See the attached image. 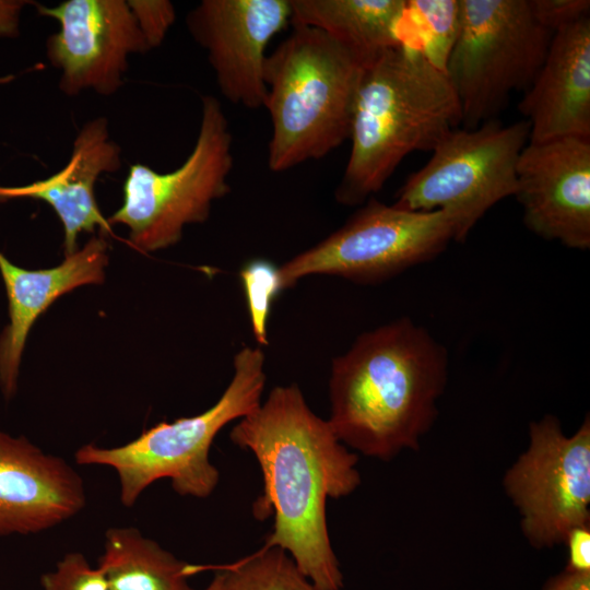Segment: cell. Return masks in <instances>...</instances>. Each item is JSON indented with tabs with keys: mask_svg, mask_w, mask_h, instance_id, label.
<instances>
[{
	"mask_svg": "<svg viewBox=\"0 0 590 590\" xmlns=\"http://www.w3.org/2000/svg\"><path fill=\"white\" fill-rule=\"evenodd\" d=\"M368 64L314 27L292 33L267 56L264 82L272 123L268 167L285 172L319 160L350 139L357 90Z\"/></svg>",
	"mask_w": 590,
	"mask_h": 590,
	"instance_id": "cell-4",
	"label": "cell"
},
{
	"mask_svg": "<svg viewBox=\"0 0 590 590\" xmlns=\"http://www.w3.org/2000/svg\"><path fill=\"white\" fill-rule=\"evenodd\" d=\"M447 377V349L410 318H399L362 333L333 358L327 421L344 446L389 460L418 448L437 417Z\"/></svg>",
	"mask_w": 590,
	"mask_h": 590,
	"instance_id": "cell-2",
	"label": "cell"
},
{
	"mask_svg": "<svg viewBox=\"0 0 590 590\" xmlns=\"http://www.w3.org/2000/svg\"><path fill=\"white\" fill-rule=\"evenodd\" d=\"M85 504L84 482L67 461L0 429V536L43 532Z\"/></svg>",
	"mask_w": 590,
	"mask_h": 590,
	"instance_id": "cell-14",
	"label": "cell"
},
{
	"mask_svg": "<svg viewBox=\"0 0 590 590\" xmlns=\"http://www.w3.org/2000/svg\"><path fill=\"white\" fill-rule=\"evenodd\" d=\"M455 238L448 211H408L370 198L339 229L280 266L281 287L318 274L379 283L436 258Z\"/></svg>",
	"mask_w": 590,
	"mask_h": 590,
	"instance_id": "cell-9",
	"label": "cell"
},
{
	"mask_svg": "<svg viewBox=\"0 0 590 590\" xmlns=\"http://www.w3.org/2000/svg\"><path fill=\"white\" fill-rule=\"evenodd\" d=\"M530 444L506 472L504 486L521 515L526 538L536 547L564 543L590 519V420L566 436L545 415L530 425Z\"/></svg>",
	"mask_w": 590,
	"mask_h": 590,
	"instance_id": "cell-10",
	"label": "cell"
},
{
	"mask_svg": "<svg viewBox=\"0 0 590 590\" xmlns=\"http://www.w3.org/2000/svg\"><path fill=\"white\" fill-rule=\"evenodd\" d=\"M401 23L415 28L404 46L420 50L435 67L446 71L460 27L459 0L406 1Z\"/></svg>",
	"mask_w": 590,
	"mask_h": 590,
	"instance_id": "cell-21",
	"label": "cell"
},
{
	"mask_svg": "<svg viewBox=\"0 0 590 590\" xmlns=\"http://www.w3.org/2000/svg\"><path fill=\"white\" fill-rule=\"evenodd\" d=\"M290 22V0H203L186 16L221 94L248 109L264 107L266 49Z\"/></svg>",
	"mask_w": 590,
	"mask_h": 590,
	"instance_id": "cell-12",
	"label": "cell"
},
{
	"mask_svg": "<svg viewBox=\"0 0 590 590\" xmlns=\"http://www.w3.org/2000/svg\"><path fill=\"white\" fill-rule=\"evenodd\" d=\"M107 247L103 237H92L59 266L39 270L19 267L0 251V274L9 305V323L0 334V389L7 400L16 392L22 355L33 324L63 294L103 282Z\"/></svg>",
	"mask_w": 590,
	"mask_h": 590,
	"instance_id": "cell-16",
	"label": "cell"
},
{
	"mask_svg": "<svg viewBox=\"0 0 590 590\" xmlns=\"http://www.w3.org/2000/svg\"><path fill=\"white\" fill-rule=\"evenodd\" d=\"M291 24L318 28L342 42L367 63L400 45L404 0H290Z\"/></svg>",
	"mask_w": 590,
	"mask_h": 590,
	"instance_id": "cell-18",
	"label": "cell"
},
{
	"mask_svg": "<svg viewBox=\"0 0 590 590\" xmlns=\"http://www.w3.org/2000/svg\"><path fill=\"white\" fill-rule=\"evenodd\" d=\"M529 142L590 138V17L553 34L545 60L519 103Z\"/></svg>",
	"mask_w": 590,
	"mask_h": 590,
	"instance_id": "cell-15",
	"label": "cell"
},
{
	"mask_svg": "<svg viewBox=\"0 0 590 590\" xmlns=\"http://www.w3.org/2000/svg\"><path fill=\"white\" fill-rule=\"evenodd\" d=\"M121 166V151L110 138L108 120L97 117L87 121L76 134L68 163L54 175L19 187L0 186V202L28 198L52 208L63 227L64 256L76 250L81 233L97 228L110 233L94 193L97 179Z\"/></svg>",
	"mask_w": 590,
	"mask_h": 590,
	"instance_id": "cell-17",
	"label": "cell"
},
{
	"mask_svg": "<svg viewBox=\"0 0 590 590\" xmlns=\"http://www.w3.org/2000/svg\"><path fill=\"white\" fill-rule=\"evenodd\" d=\"M214 570L216 571L214 577L203 590H226L222 573L217 569Z\"/></svg>",
	"mask_w": 590,
	"mask_h": 590,
	"instance_id": "cell-29",
	"label": "cell"
},
{
	"mask_svg": "<svg viewBox=\"0 0 590 590\" xmlns=\"http://www.w3.org/2000/svg\"><path fill=\"white\" fill-rule=\"evenodd\" d=\"M150 49L158 47L176 19L175 7L167 0H128Z\"/></svg>",
	"mask_w": 590,
	"mask_h": 590,
	"instance_id": "cell-24",
	"label": "cell"
},
{
	"mask_svg": "<svg viewBox=\"0 0 590 590\" xmlns=\"http://www.w3.org/2000/svg\"><path fill=\"white\" fill-rule=\"evenodd\" d=\"M43 590H109L99 567H92L79 552L66 554L54 571L40 578Z\"/></svg>",
	"mask_w": 590,
	"mask_h": 590,
	"instance_id": "cell-23",
	"label": "cell"
},
{
	"mask_svg": "<svg viewBox=\"0 0 590 590\" xmlns=\"http://www.w3.org/2000/svg\"><path fill=\"white\" fill-rule=\"evenodd\" d=\"M524 226L579 250L590 248V138L529 142L517 163Z\"/></svg>",
	"mask_w": 590,
	"mask_h": 590,
	"instance_id": "cell-13",
	"label": "cell"
},
{
	"mask_svg": "<svg viewBox=\"0 0 590 590\" xmlns=\"http://www.w3.org/2000/svg\"><path fill=\"white\" fill-rule=\"evenodd\" d=\"M529 134L524 119L510 125L492 119L473 129L452 130L406 178L393 205L448 211L456 220L455 241L463 243L491 208L515 197L517 163Z\"/></svg>",
	"mask_w": 590,
	"mask_h": 590,
	"instance_id": "cell-8",
	"label": "cell"
},
{
	"mask_svg": "<svg viewBox=\"0 0 590 590\" xmlns=\"http://www.w3.org/2000/svg\"><path fill=\"white\" fill-rule=\"evenodd\" d=\"M217 569L226 590H320L284 550L263 547L236 562L217 566L197 565L198 573Z\"/></svg>",
	"mask_w": 590,
	"mask_h": 590,
	"instance_id": "cell-20",
	"label": "cell"
},
{
	"mask_svg": "<svg viewBox=\"0 0 590 590\" xmlns=\"http://www.w3.org/2000/svg\"><path fill=\"white\" fill-rule=\"evenodd\" d=\"M252 334L259 346L268 345V322L274 299L282 292L279 267L257 258L240 269Z\"/></svg>",
	"mask_w": 590,
	"mask_h": 590,
	"instance_id": "cell-22",
	"label": "cell"
},
{
	"mask_svg": "<svg viewBox=\"0 0 590 590\" xmlns=\"http://www.w3.org/2000/svg\"><path fill=\"white\" fill-rule=\"evenodd\" d=\"M460 27L446 63L462 125L496 119L515 91L539 73L553 33L535 17L530 0H459Z\"/></svg>",
	"mask_w": 590,
	"mask_h": 590,
	"instance_id": "cell-6",
	"label": "cell"
},
{
	"mask_svg": "<svg viewBox=\"0 0 590 590\" xmlns=\"http://www.w3.org/2000/svg\"><path fill=\"white\" fill-rule=\"evenodd\" d=\"M98 566L109 590H193L194 565L178 559L137 528H110Z\"/></svg>",
	"mask_w": 590,
	"mask_h": 590,
	"instance_id": "cell-19",
	"label": "cell"
},
{
	"mask_svg": "<svg viewBox=\"0 0 590 590\" xmlns=\"http://www.w3.org/2000/svg\"><path fill=\"white\" fill-rule=\"evenodd\" d=\"M24 0H0V37H16L23 9L30 4Z\"/></svg>",
	"mask_w": 590,
	"mask_h": 590,
	"instance_id": "cell-27",
	"label": "cell"
},
{
	"mask_svg": "<svg viewBox=\"0 0 590 590\" xmlns=\"http://www.w3.org/2000/svg\"><path fill=\"white\" fill-rule=\"evenodd\" d=\"M536 20L553 34L589 16V0H530Z\"/></svg>",
	"mask_w": 590,
	"mask_h": 590,
	"instance_id": "cell-25",
	"label": "cell"
},
{
	"mask_svg": "<svg viewBox=\"0 0 590 590\" xmlns=\"http://www.w3.org/2000/svg\"><path fill=\"white\" fill-rule=\"evenodd\" d=\"M229 438L253 453L262 472L263 488L252 514L258 520L274 517L262 546L287 552L320 590H341L343 574L330 542L326 506L329 498L358 487L357 456L310 410L296 384L274 387L234 425Z\"/></svg>",
	"mask_w": 590,
	"mask_h": 590,
	"instance_id": "cell-1",
	"label": "cell"
},
{
	"mask_svg": "<svg viewBox=\"0 0 590 590\" xmlns=\"http://www.w3.org/2000/svg\"><path fill=\"white\" fill-rule=\"evenodd\" d=\"M36 7L59 23V31L47 38L46 55L60 71L59 88L66 95L116 93L129 57L150 50L128 1L67 0Z\"/></svg>",
	"mask_w": 590,
	"mask_h": 590,
	"instance_id": "cell-11",
	"label": "cell"
},
{
	"mask_svg": "<svg viewBox=\"0 0 590 590\" xmlns=\"http://www.w3.org/2000/svg\"><path fill=\"white\" fill-rule=\"evenodd\" d=\"M461 125L460 102L446 71L412 47L381 51L362 74L337 201L364 204L409 154L432 152Z\"/></svg>",
	"mask_w": 590,
	"mask_h": 590,
	"instance_id": "cell-3",
	"label": "cell"
},
{
	"mask_svg": "<svg viewBox=\"0 0 590 590\" xmlns=\"http://www.w3.org/2000/svg\"><path fill=\"white\" fill-rule=\"evenodd\" d=\"M233 366L229 385L204 412L161 422L121 446L83 445L74 453L76 463L114 469L125 507H132L151 484L162 479L170 480L180 496L206 498L220 480L209 458L215 436L225 425L259 406L266 385L264 353L260 347L243 346Z\"/></svg>",
	"mask_w": 590,
	"mask_h": 590,
	"instance_id": "cell-5",
	"label": "cell"
},
{
	"mask_svg": "<svg viewBox=\"0 0 590 590\" xmlns=\"http://www.w3.org/2000/svg\"><path fill=\"white\" fill-rule=\"evenodd\" d=\"M232 142L221 103L204 96L198 137L182 165L158 173L144 164H132L122 188V204L108 223L127 226L131 245L143 252L175 245L186 225L206 221L213 202L229 192Z\"/></svg>",
	"mask_w": 590,
	"mask_h": 590,
	"instance_id": "cell-7",
	"label": "cell"
},
{
	"mask_svg": "<svg viewBox=\"0 0 590 590\" xmlns=\"http://www.w3.org/2000/svg\"><path fill=\"white\" fill-rule=\"evenodd\" d=\"M564 543L568 548V559L565 569L575 573H590V526L573 528Z\"/></svg>",
	"mask_w": 590,
	"mask_h": 590,
	"instance_id": "cell-26",
	"label": "cell"
},
{
	"mask_svg": "<svg viewBox=\"0 0 590 590\" xmlns=\"http://www.w3.org/2000/svg\"><path fill=\"white\" fill-rule=\"evenodd\" d=\"M542 590H590V573H575L565 569L551 577Z\"/></svg>",
	"mask_w": 590,
	"mask_h": 590,
	"instance_id": "cell-28",
	"label": "cell"
}]
</instances>
